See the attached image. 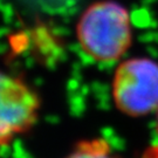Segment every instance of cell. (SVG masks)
Wrapping results in <instances>:
<instances>
[{
    "instance_id": "6da1fadb",
    "label": "cell",
    "mask_w": 158,
    "mask_h": 158,
    "mask_svg": "<svg viewBox=\"0 0 158 158\" xmlns=\"http://www.w3.org/2000/svg\"><path fill=\"white\" fill-rule=\"evenodd\" d=\"M76 35L82 51L91 59L100 62L116 61L131 45L129 13L116 1L95 2L79 19Z\"/></svg>"
},
{
    "instance_id": "7a4b0ae2",
    "label": "cell",
    "mask_w": 158,
    "mask_h": 158,
    "mask_svg": "<svg viewBox=\"0 0 158 158\" xmlns=\"http://www.w3.org/2000/svg\"><path fill=\"white\" fill-rule=\"evenodd\" d=\"M114 102L123 114L144 116L158 109V63L147 57L125 60L116 68L111 85Z\"/></svg>"
},
{
    "instance_id": "3957f363",
    "label": "cell",
    "mask_w": 158,
    "mask_h": 158,
    "mask_svg": "<svg viewBox=\"0 0 158 158\" xmlns=\"http://www.w3.org/2000/svg\"><path fill=\"white\" fill-rule=\"evenodd\" d=\"M39 98L23 80L2 74L0 80V139L6 147L38 117Z\"/></svg>"
},
{
    "instance_id": "277c9868",
    "label": "cell",
    "mask_w": 158,
    "mask_h": 158,
    "mask_svg": "<svg viewBox=\"0 0 158 158\" xmlns=\"http://www.w3.org/2000/svg\"><path fill=\"white\" fill-rule=\"evenodd\" d=\"M66 158H117L104 139H90L81 142Z\"/></svg>"
},
{
    "instance_id": "5b68a950",
    "label": "cell",
    "mask_w": 158,
    "mask_h": 158,
    "mask_svg": "<svg viewBox=\"0 0 158 158\" xmlns=\"http://www.w3.org/2000/svg\"><path fill=\"white\" fill-rule=\"evenodd\" d=\"M156 129H157V132H158V109H157V117H156Z\"/></svg>"
}]
</instances>
